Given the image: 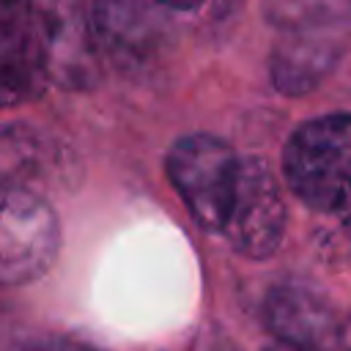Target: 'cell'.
Listing matches in <instances>:
<instances>
[{
  "label": "cell",
  "mask_w": 351,
  "mask_h": 351,
  "mask_svg": "<svg viewBox=\"0 0 351 351\" xmlns=\"http://www.w3.org/2000/svg\"><path fill=\"white\" fill-rule=\"evenodd\" d=\"M291 192L315 211H337L351 195V115H321L302 123L282 154Z\"/></svg>",
  "instance_id": "1"
},
{
  "label": "cell",
  "mask_w": 351,
  "mask_h": 351,
  "mask_svg": "<svg viewBox=\"0 0 351 351\" xmlns=\"http://www.w3.org/2000/svg\"><path fill=\"white\" fill-rule=\"evenodd\" d=\"M241 156L219 137L195 132L181 140L167 154V176L181 195L192 219L219 233L230 211Z\"/></svg>",
  "instance_id": "2"
},
{
  "label": "cell",
  "mask_w": 351,
  "mask_h": 351,
  "mask_svg": "<svg viewBox=\"0 0 351 351\" xmlns=\"http://www.w3.org/2000/svg\"><path fill=\"white\" fill-rule=\"evenodd\" d=\"M60 250V222L38 192L0 184V288H19L49 271Z\"/></svg>",
  "instance_id": "3"
},
{
  "label": "cell",
  "mask_w": 351,
  "mask_h": 351,
  "mask_svg": "<svg viewBox=\"0 0 351 351\" xmlns=\"http://www.w3.org/2000/svg\"><path fill=\"white\" fill-rule=\"evenodd\" d=\"M33 19L47 80L66 90H88L101 77V49L85 0H33Z\"/></svg>",
  "instance_id": "4"
},
{
  "label": "cell",
  "mask_w": 351,
  "mask_h": 351,
  "mask_svg": "<svg viewBox=\"0 0 351 351\" xmlns=\"http://www.w3.org/2000/svg\"><path fill=\"white\" fill-rule=\"evenodd\" d=\"M247 258H269L285 233V200L269 165L258 156L239 162L230 211L219 230Z\"/></svg>",
  "instance_id": "5"
},
{
  "label": "cell",
  "mask_w": 351,
  "mask_h": 351,
  "mask_svg": "<svg viewBox=\"0 0 351 351\" xmlns=\"http://www.w3.org/2000/svg\"><path fill=\"white\" fill-rule=\"evenodd\" d=\"M99 49L123 69L151 63L170 41V25L156 0H93Z\"/></svg>",
  "instance_id": "6"
},
{
  "label": "cell",
  "mask_w": 351,
  "mask_h": 351,
  "mask_svg": "<svg viewBox=\"0 0 351 351\" xmlns=\"http://www.w3.org/2000/svg\"><path fill=\"white\" fill-rule=\"evenodd\" d=\"M71 178L74 156L58 137L30 123H0V184L44 195Z\"/></svg>",
  "instance_id": "7"
},
{
  "label": "cell",
  "mask_w": 351,
  "mask_h": 351,
  "mask_svg": "<svg viewBox=\"0 0 351 351\" xmlns=\"http://www.w3.org/2000/svg\"><path fill=\"white\" fill-rule=\"evenodd\" d=\"M47 82L33 0H0V107L41 96Z\"/></svg>",
  "instance_id": "8"
},
{
  "label": "cell",
  "mask_w": 351,
  "mask_h": 351,
  "mask_svg": "<svg viewBox=\"0 0 351 351\" xmlns=\"http://www.w3.org/2000/svg\"><path fill=\"white\" fill-rule=\"evenodd\" d=\"M343 41L329 27H293L285 30L271 55V80L277 90L299 96L313 90L340 60Z\"/></svg>",
  "instance_id": "9"
},
{
  "label": "cell",
  "mask_w": 351,
  "mask_h": 351,
  "mask_svg": "<svg viewBox=\"0 0 351 351\" xmlns=\"http://www.w3.org/2000/svg\"><path fill=\"white\" fill-rule=\"evenodd\" d=\"M263 318L285 343L321 348L329 335L337 337V326L326 302L304 285L274 288L266 299Z\"/></svg>",
  "instance_id": "10"
},
{
  "label": "cell",
  "mask_w": 351,
  "mask_h": 351,
  "mask_svg": "<svg viewBox=\"0 0 351 351\" xmlns=\"http://www.w3.org/2000/svg\"><path fill=\"white\" fill-rule=\"evenodd\" d=\"M266 19L282 30L335 27L351 19V0H266Z\"/></svg>",
  "instance_id": "11"
},
{
  "label": "cell",
  "mask_w": 351,
  "mask_h": 351,
  "mask_svg": "<svg viewBox=\"0 0 351 351\" xmlns=\"http://www.w3.org/2000/svg\"><path fill=\"white\" fill-rule=\"evenodd\" d=\"M5 351H99V348L85 346V343L71 340V337H60V335H38V337L16 340Z\"/></svg>",
  "instance_id": "12"
},
{
  "label": "cell",
  "mask_w": 351,
  "mask_h": 351,
  "mask_svg": "<svg viewBox=\"0 0 351 351\" xmlns=\"http://www.w3.org/2000/svg\"><path fill=\"white\" fill-rule=\"evenodd\" d=\"M156 3H162L165 8H173V11H192V8H197L203 0H156Z\"/></svg>",
  "instance_id": "13"
},
{
  "label": "cell",
  "mask_w": 351,
  "mask_h": 351,
  "mask_svg": "<svg viewBox=\"0 0 351 351\" xmlns=\"http://www.w3.org/2000/svg\"><path fill=\"white\" fill-rule=\"evenodd\" d=\"M266 351H321V348H313V346H296V343H285V340H277V343H271Z\"/></svg>",
  "instance_id": "14"
},
{
  "label": "cell",
  "mask_w": 351,
  "mask_h": 351,
  "mask_svg": "<svg viewBox=\"0 0 351 351\" xmlns=\"http://www.w3.org/2000/svg\"><path fill=\"white\" fill-rule=\"evenodd\" d=\"M337 346L340 351H351V318L337 329Z\"/></svg>",
  "instance_id": "15"
},
{
  "label": "cell",
  "mask_w": 351,
  "mask_h": 351,
  "mask_svg": "<svg viewBox=\"0 0 351 351\" xmlns=\"http://www.w3.org/2000/svg\"><path fill=\"white\" fill-rule=\"evenodd\" d=\"M335 214L340 217V222H343L346 228H351V195L346 197V203H343V206H340V208H337Z\"/></svg>",
  "instance_id": "16"
}]
</instances>
